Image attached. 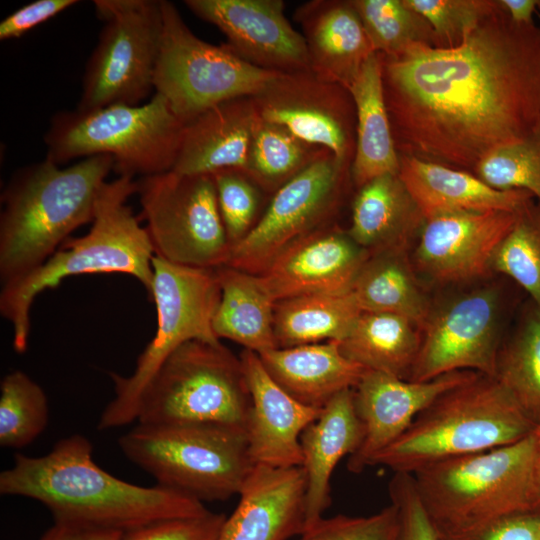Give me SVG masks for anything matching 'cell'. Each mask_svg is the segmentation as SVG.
I'll return each instance as SVG.
<instances>
[{
	"instance_id": "cell-1",
	"label": "cell",
	"mask_w": 540,
	"mask_h": 540,
	"mask_svg": "<svg viewBox=\"0 0 540 540\" xmlns=\"http://www.w3.org/2000/svg\"><path fill=\"white\" fill-rule=\"evenodd\" d=\"M379 56L399 155L473 173L540 124V28L512 21L500 0L458 46Z\"/></svg>"
},
{
	"instance_id": "cell-2",
	"label": "cell",
	"mask_w": 540,
	"mask_h": 540,
	"mask_svg": "<svg viewBox=\"0 0 540 540\" xmlns=\"http://www.w3.org/2000/svg\"><path fill=\"white\" fill-rule=\"evenodd\" d=\"M0 493L40 502L54 523L122 533L209 511L182 492L111 475L96 464L90 441L80 434L60 439L43 456L16 454L13 466L0 473Z\"/></svg>"
},
{
	"instance_id": "cell-3",
	"label": "cell",
	"mask_w": 540,
	"mask_h": 540,
	"mask_svg": "<svg viewBox=\"0 0 540 540\" xmlns=\"http://www.w3.org/2000/svg\"><path fill=\"white\" fill-rule=\"evenodd\" d=\"M114 160L94 155L60 168L45 157L16 171L1 195L0 279L42 265L78 227L93 221Z\"/></svg>"
},
{
	"instance_id": "cell-4",
	"label": "cell",
	"mask_w": 540,
	"mask_h": 540,
	"mask_svg": "<svg viewBox=\"0 0 540 540\" xmlns=\"http://www.w3.org/2000/svg\"><path fill=\"white\" fill-rule=\"evenodd\" d=\"M136 181L118 176L106 182L98 196L88 233L67 239L42 265L2 285L1 315L10 323L13 347L23 353L30 333L31 305L42 291L67 277L91 273H123L135 277L151 295L154 251L144 227L134 216L128 198Z\"/></svg>"
},
{
	"instance_id": "cell-5",
	"label": "cell",
	"mask_w": 540,
	"mask_h": 540,
	"mask_svg": "<svg viewBox=\"0 0 540 540\" xmlns=\"http://www.w3.org/2000/svg\"><path fill=\"white\" fill-rule=\"evenodd\" d=\"M534 426L503 384L478 374L439 395L370 466L413 474L434 462L515 443Z\"/></svg>"
},
{
	"instance_id": "cell-6",
	"label": "cell",
	"mask_w": 540,
	"mask_h": 540,
	"mask_svg": "<svg viewBox=\"0 0 540 540\" xmlns=\"http://www.w3.org/2000/svg\"><path fill=\"white\" fill-rule=\"evenodd\" d=\"M534 440L429 464L413 478L437 531L461 532L532 511Z\"/></svg>"
},
{
	"instance_id": "cell-7",
	"label": "cell",
	"mask_w": 540,
	"mask_h": 540,
	"mask_svg": "<svg viewBox=\"0 0 540 540\" xmlns=\"http://www.w3.org/2000/svg\"><path fill=\"white\" fill-rule=\"evenodd\" d=\"M185 123L158 93L144 104H112L56 113L44 135L46 158L60 165L75 158L108 155L119 176H150L172 170Z\"/></svg>"
},
{
	"instance_id": "cell-8",
	"label": "cell",
	"mask_w": 540,
	"mask_h": 540,
	"mask_svg": "<svg viewBox=\"0 0 540 540\" xmlns=\"http://www.w3.org/2000/svg\"><path fill=\"white\" fill-rule=\"evenodd\" d=\"M118 444L158 485L201 502L239 494L254 466L246 430L216 423H138Z\"/></svg>"
},
{
	"instance_id": "cell-9",
	"label": "cell",
	"mask_w": 540,
	"mask_h": 540,
	"mask_svg": "<svg viewBox=\"0 0 540 540\" xmlns=\"http://www.w3.org/2000/svg\"><path fill=\"white\" fill-rule=\"evenodd\" d=\"M251 396L242 361L220 342L173 351L142 390L141 424L216 423L246 430Z\"/></svg>"
},
{
	"instance_id": "cell-10",
	"label": "cell",
	"mask_w": 540,
	"mask_h": 540,
	"mask_svg": "<svg viewBox=\"0 0 540 540\" xmlns=\"http://www.w3.org/2000/svg\"><path fill=\"white\" fill-rule=\"evenodd\" d=\"M152 267L149 299L156 306V333L130 376L110 373L115 395L100 415L97 427L101 431L137 420L142 390L178 347L193 340L220 342L213 331L221 295L216 270L178 265L155 255Z\"/></svg>"
},
{
	"instance_id": "cell-11",
	"label": "cell",
	"mask_w": 540,
	"mask_h": 540,
	"mask_svg": "<svg viewBox=\"0 0 540 540\" xmlns=\"http://www.w3.org/2000/svg\"><path fill=\"white\" fill-rule=\"evenodd\" d=\"M162 15L154 90L185 124L224 101L259 94L282 74L248 63L227 43L201 40L172 2L162 0Z\"/></svg>"
},
{
	"instance_id": "cell-12",
	"label": "cell",
	"mask_w": 540,
	"mask_h": 540,
	"mask_svg": "<svg viewBox=\"0 0 540 540\" xmlns=\"http://www.w3.org/2000/svg\"><path fill=\"white\" fill-rule=\"evenodd\" d=\"M103 22L85 67L77 110L139 105L154 90L162 0H94Z\"/></svg>"
},
{
	"instance_id": "cell-13",
	"label": "cell",
	"mask_w": 540,
	"mask_h": 540,
	"mask_svg": "<svg viewBox=\"0 0 540 540\" xmlns=\"http://www.w3.org/2000/svg\"><path fill=\"white\" fill-rule=\"evenodd\" d=\"M136 193L155 256L206 269L228 263L231 245L212 174L170 170L140 177Z\"/></svg>"
},
{
	"instance_id": "cell-14",
	"label": "cell",
	"mask_w": 540,
	"mask_h": 540,
	"mask_svg": "<svg viewBox=\"0 0 540 540\" xmlns=\"http://www.w3.org/2000/svg\"><path fill=\"white\" fill-rule=\"evenodd\" d=\"M351 163L323 149L272 194L252 230L231 249L227 266L259 275L293 243L327 225L336 212Z\"/></svg>"
},
{
	"instance_id": "cell-15",
	"label": "cell",
	"mask_w": 540,
	"mask_h": 540,
	"mask_svg": "<svg viewBox=\"0 0 540 540\" xmlns=\"http://www.w3.org/2000/svg\"><path fill=\"white\" fill-rule=\"evenodd\" d=\"M505 302L484 285L432 305L409 381L424 382L467 370L494 377L502 345Z\"/></svg>"
},
{
	"instance_id": "cell-16",
	"label": "cell",
	"mask_w": 540,
	"mask_h": 540,
	"mask_svg": "<svg viewBox=\"0 0 540 540\" xmlns=\"http://www.w3.org/2000/svg\"><path fill=\"white\" fill-rule=\"evenodd\" d=\"M252 100L261 119L352 164L356 113L345 87L311 71L282 73Z\"/></svg>"
},
{
	"instance_id": "cell-17",
	"label": "cell",
	"mask_w": 540,
	"mask_h": 540,
	"mask_svg": "<svg viewBox=\"0 0 540 540\" xmlns=\"http://www.w3.org/2000/svg\"><path fill=\"white\" fill-rule=\"evenodd\" d=\"M519 214L465 211L426 219L411 258L416 273L440 285L485 279L492 274L495 250Z\"/></svg>"
},
{
	"instance_id": "cell-18",
	"label": "cell",
	"mask_w": 540,
	"mask_h": 540,
	"mask_svg": "<svg viewBox=\"0 0 540 540\" xmlns=\"http://www.w3.org/2000/svg\"><path fill=\"white\" fill-rule=\"evenodd\" d=\"M184 4L215 25L248 63L278 73L310 71L305 39L286 18L282 0H185Z\"/></svg>"
},
{
	"instance_id": "cell-19",
	"label": "cell",
	"mask_w": 540,
	"mask_h": 540,
	"mask_svg": "<svg viewBox=\"0 0 540 540\" xmlns=\"http://www.w3.org/2000/svg\"><path fill=\"white\" fill-rule=\"evenodd\" d=\"M478 374L461 370L414 382L366 370L353 388L355 410L363 425L364 437L359 448L349 456L347 469L360 473L369 467L371 460L397 440L439 395Z\"/></svg>"
},
{
	"instance_id": "cell-20",
	"label": "cell",
	"mask_w": 540,
	"mask_h": 540,
	"mask_svg": "<svg viewBox=\"0 0 540 540\" xmlns=\"http://www.w3.org/2000/svg\"><path fill=\"white\" fill-rule=\"evenodd\" d=\"M370 253L348 234L324 226L302 237L258 276L276 302L350 291Z\"/></svg>"
},
{
	"instance_id": "cell-21",
	"label": "cell",
	"mask_w": 540,
	"mask_h": 540,
	"mask_svg": "<svg viewBox=\"0 0 540 540\" xmlns=\"http://www.w3.org/2000/svg\"><path fill=\"white\" fill-rule=\"evenodd\" d=\"M240 359L251 396L246 434L252 464L272 468L302 466L301 434L322 409L308 407L282 389L257 353L245 349Z\"/></svg>"
},
{
	"instance_id": "cell-22",
	"label": "cell",
	"mask_w": 540,
	"mask_h": 540,
	"mask_svg": "<svg viewBox=\"0 0 540 540\" xmlns=\"http://www.w3.org/2000/svg\"><path fill=\"white\" fill-rule=\"evenodd\" d=\"M224 521L218 540H288L306 527V475L302 466L255 465Z\"/></svg>"
},
{
	"instance_id": "cell-23",
	"label": "cell",
	"mask_w": 540,
	"mask_h": 540,
	"mask_svg": "<svg viewBox=\"0 0 540 540\" xmlns=\"http://www.w3.org/2000/svg\"><path fill=\"white\" fill-rule=\"evenodd\" d=\"M294 18L303 30L310 71L349 89L376 53L351 0L308 1L296 9Z\"/></svg>"
},
{
	"instance_id": "cell-24",
	"label": "cell",
	"mask_w": 540,
	"mask_h": 540,
	"mask_svg": "<svg viewBox=\"0 0 540 540\" xmlns=\"http://www.w3.org/2000/svg\"><path fill=\"white\" fill-rule=\"evenodd\" d=\"M258 119L252 97L230 99L209 108L185 124L172 170L181 174L244 170Z\"/></svg>"
},
{
	"instance_id": "cell-25",
	"label": "cell",
	"mask_w": 540,
	"mask_h": 540,
	"mask_svg": "<svg viewBox=\"0 0 540 540\" xmlns=\"http://www.w3.org/2000/svg\"><path fill=\"white\" fill-rule=\"evenodd\" d=\"M399 157V176L425 220L465 211L519 213L535 202L525 190H497L473 173L415 157Z\"/></svg>"
},
{
	"instance_id": "cell-26",
	"label": "cell",
	"mask_w": 540,
	"mask_h": 540,
	"mask_svg": "<svg viewBox=\"0 0 540 540\" xmlns=\"http://www.w3.org/2000/svg\"><path fill=\"white\" fill-rule=\"evenodd\" d=\"M364 437L356 413L353 389L334 396L300 437L302 467L306 475V527L321 517L331 504L330 479L338 462L352 455Z\"/></svg>"
},
{
	"instance_id": "cell-27",
	"label": "cell",
	"mask_w": 540,
	"mask_h": 540,
	"mask_svg": "<svg viewBox=\"0 0 540 540\" xmlns=\"http://www.w3.org/2000/svg\"><path fill=\"white\" fill-rule=\"evenodd\" d=\"M258 355L282 389L316 409H323L338 393L355 388L366 371L344 356L339 341L275 348Z\"/></svg>"
},
{
	"instance_id": "cell-28",
	"label": "cell",
	"mask_w": 540,
	"mask_h": 540,
	"mask_svg": "<svg viewBox=\"0 0 540 540\" xmlns=\"http://www.w3.org/2000/svg\"><path fill=\"white\" fill-rule=\"evenodd\" d=\"M425 222L399 174H386L360 188L352 204L350 237L370 254L407 248Z\"/></svg>"
},
{
	"instance_id": "cell-29",
	"label": "cell",
	"mask_w": 540,
	"mask_h": 540,
	"mask_svg": "<svg viewBox=\"0 0 540 540\" xmlns=\"http://www.w3.org/2000/svg\"><path fill=\"white\" fill-rule=\"evenodd\" d=\"M356 113L355 153L351 180L357 188L386 174L398 175L396 149L385 103L381 60L373 53L349 87Z\"/></svg>"
},
{
	"instance_id": "cell-30",
	"label": "cell",
	"mask_w": 540,
	"mask_h": 540,
	"mask_svg": "<svg viewBox=\"0 0 540 540\" xmlns=\"http://www.w3.org/2000/svg\"><path fill=\"white\" fill-rule=\"evenodd\" d=\"M215 270L221 292L213 318L217 338L232 340L257 354L278 348L276 301L260 277L227 265Z\"/></svg>"
},
{
	"instance_id": "cell-31",
	"label": "cell",
	"mask_w": 540,
	"mask_h": 540,
	"mask_svg": "<svg viewBox=\"0 0 540 540\" xmlns=\"http://www.w3.org/2000/svg\"><path fill=\"white\" fill-rule=\"evenodd\" d=\"M351 292L362 311L403 316L421 329L431 309L407 248L370 254Z\"/></svg>"
},
{
	"instance_id": "cell-32",
	"label": "cell",
	"mask_w": 540,
	"mask_h": 540,
	"mask_svg": "<svg viewBox=\"0 0 540 540\" xmlns=\"http://www.w3.org/2000/svg\"><path fill=\"white\" fill-rule=\"evenodd\" d=\"M339 343L344 356L366 370L409 380L421 328L397 314L363 311Z\"/></svg>"
},
{
	"instance_id": "cell-33",
	"label": "cell",
	"mask_w": 540,
	"mask_h": 540,
	"mask_svg": "<svg viewBox=\"0 0 540 540\" xmlns=\"http://www.w3.org/2000/svg\"><path fill=\"white\" fill-rule=\"evenodd\" d=\"M362 312L351 290L280 300L274 315L277 347L341 341Z\"/></svg>"
},
{
	"instance_id": "cell-34",
	"label": "cell",
	"mask_w": 540,
	"mask_h": 540,
	"mask_svg": "<svg viewBox=\"0 0 540 540\" xmlns=\"http://www.w3.org/2000/svg\"><path fill=\"white\" fill-rule=\"evenodd\" d=\"M494 377L535 421L540 418V310L531 300L501 345Z\"/></svg>"
},
{
	"instance_id": "cell-35",
	"label": "cell",
	"mask_w": 540,
	"mask_h": 540,
	"mask_svg": "<svg viewBox=\"0 0 540 540\" xmlns=\"http://www.w3.org/2000/svg\"><path fill=\"white\" fill-rule=\"evenodd\" d=\"M323 149L259 117L244 171L264 192L273 194L313 162Z\"/></svg>"
},
{
	"instance_id": "cell-36",
	"label": "cell",
	"mask_w": 540,
	"mask_h": 540,
	"mask_svg": "<svg viewBox=\"0 0 540 540\" xmlns=\"http://www.w3.org/2000/svg\"><path fill=\"white\" fill-rule=\"evenodd\" d=\"M376 53L393 55L415 43L436 47L429 23L404 0H351Z\"/></svg>"
},
{
	"instance_id": "cell-37",
	"label": "cell",
	"mask_w": 540,
	"mask_h": 540,
	"mask_svg": "<svg viewBox=\"0 0 540 540\" xmlns=\"http://www.w3.org/2000/svg\"><path fill=\"white\" fill-rule=\"evenodd\" d=\"M0 445L20 449L32 443L48 424L44 390L26 373H8L0 384Z\"/></svg>"
},
{
	"instance_id": "cell-38",
	"label": "cell",
	"mask_w": 540,
	"mask_h": 540,
	"mask_svg": "<svg viewBox=\"0 0 540 540\" xmlns=\"http://www.w3.org/2000/svg\"><path fill=\"white\" fill-rule=\"evenodd\" d=\"M491 271L509 277L540 310V204L533 202L495 250Z\"/></svg>"
},
{
	"instance_id": "cell-39",
	"label": "cell",
	"mask_w": 540,
	"mask_h": 540,
	"mask_svg": "<svg viewBox=\"0 0 540 540\" xmlns=\"http://www.w3.org/2000/svg\"><path fill=\"white\" fill-rule=\"evenodd\" d=\"M473 174L497 190H525L540 204V124L525 138L486 155Z\"/></svg>"
},
{
	"instance_id": "cell-40",
	"label": "cell",
	"mask_w": 540,
	"mask_h": 540,
	"mask_svg": "<svg viewBox=\"0 0 540 540\" xmlns=\"http://www.w3.org/2000/svg\"><path fill=\"white\" fill-rule=\"evenodd\" d=\"M212 175L219 211L232 249L259 220L264 191L242 169H223Z\"/></svg>"
},
{
	"instance_id": "cell-41",
	"label": "cell",
	"mask_w": 540,
	"mask_h": 540,
	"mask_svg": "<svg viewBox=\"0 0 540 540\" xmlns=\"http://www.w3.org/2000/svg\"><path fill=\"white\" fill-rule=\"evenodd\" d=\"M431 26L436 47L458 46L498 6L499 0H404Z\"/></svg>"
},
{
	"instance_id": "cell-42",
	"label": "cell",
	"mask_w": 540,
	"mask_h": 540,
	"mask_svg": "<svg viewBox=\"0 0 540 540\" xmlns=\"http://www.w3.org/2000/svg\"><path fill=\"white\" fill-rule=\"evenodd\" d=\"M398 513L391 503L369 516L321 517L305 528L299 540H396Z\"/></svg>"
},
{
	"instance_id": "cell-43",
	"label": "cell",
	"mask_w": 540,
	"mask_h": 540,
	"mask_svg": "<svg viewBox=\"0 0 540 540\" xmlns=\"http://www.w3.org/2000/svg\"><path fill=\"white\" fill-rule=\"evenodd\" d=\"M388 491L398 513L396 540H438L436 528L420 499L412 474L393 473Z\"/></svg>"
},
{
	"instance_id": "cell-44",
	"label": "cell",
	"mask_w": 540,
	"mask_h": 540,
	"mask_svg": "<svg viewBox=\"0 0 540 540\" xmlns=\"http://www.w3.org/2000/svg\"><path fill=\"white\" fill-rule=\"evenodd\" d=\"M226 516L210 510L200 516L154 522L127 532L118 540H218Z\"/></svg>"
},
{
	"instance_id": "cell-45",
	"label": "cell",
	"mask_w": 540,
	"mask_h": 540,
	"mask_svg": "<svg viewBox=\"0 0 540 540\" xmlns=\"http://www.w3.org/2000/svg\"><path fill=\"white\" fill-rule=\"evenodd\" d=\"M437 536L438 540H540V512L514 513L461 532L437 531Z\"/></svg>"
},
{
	"instance_id": "cell-46",
	"label": "cell",
	"mask_w": 540,
	"mask_h": 540,
	"mask_svg": "<svg viewBox=\"0 0 540 540\" xmlns=\"http://www.w3.org/2000/svg\"><path fill=\"white\" fill-rule=\"evenodd\" d=\"M77 3V0H35L27 3L1 21L0 39L19 38Z\"/></svg>"
},
{
	"instance_id": "cell-47",
	"label": "cell",
	"mask_w": 540,
	"mask_h": 540,
	"mask_svg": "<svg viewBox=\"0 0 540 540\" xmlns=\"http://www.w3.org/2000/svg\"><path fill=\"white\" fill-rule=\"evenodd\" d=\"M122 532L54 523L40 540H118Z\"/></svg>"
},
{
	"instance_id": "cell-48",
	"label": "cell",
	"mask_w": 540,
	"mask_h": 540,
	"mask_svg": "<svg viewBox=\"0 0 540 540\" xmlns=\"http://www.w3.org/2000/svg\"><path fill=\"white\" fill-rule=\"evenodd\" d=\"M512 21L517 24L533 23V13L539 0H500Z\"/></svg>"
},
{
	"instance_id": "cell-49",
	"label": "cell",
	"mask_w": 540,
	"mask_h": 540,
	"mask_svg": "<svg viewBox=\"0 0 540 540\" xmlns=\"http://www.w3.org/2000/svg\"><path fill=\"white\" fill-rule=\"evenodd\" d=\"M534 440L532 511L540 512V418L532 430Z\"/></svg>"
},
{
	"instance_id": "cell-50",
	"label": "cell",
	"mask_w": 540,
	"mask_h": 540,
	"mask_svg": "<svg viewBox=\"0 0 540 540\" xmlns=\"http://www.w3.org/2000/svg\"><path fill=\"white\" fill-rule=\"evenodd\" d=\"M538 7H539V9H540V0H539V2H538Z\"/></svg>"
}]
</instances>
